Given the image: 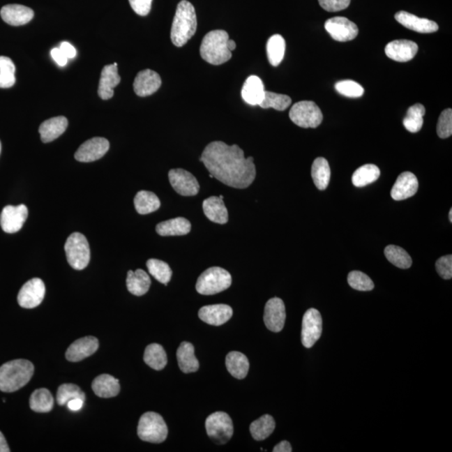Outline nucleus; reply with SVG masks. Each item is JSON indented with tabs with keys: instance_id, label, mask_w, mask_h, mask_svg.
Returning a JSON list of instances; mask_svg holds the SVG:
<instances>
[{
	"instance_id": "60",
	"label": "nucleus",
	"mask_w": 452,
	"mask_h": 452,
	"mask_svg": "<svg viewBox=\"0 0 452 452\" xmlns=\"http://www.w3.org/2000/svg\"><path fill=\"white\" fill-rule=\"evenodd\" d=\"M0 153H1V142H0Z\"/></svg>"
},
{
	"instance_id": "58",
	"label": "nucleus",
	"mask_w": 452,
	"mask_h": 452,
	"mask_svg": "<svg viewBox=\"0 0 452 452\" xmlns=\"http://www.w3.org/2000/svg\"><path fill=\"white\" fill-rule=\"evenodd\" d=\"M227 47L229 50V52H233V50H236V41L233 40H229L227 42Z\"/></svg>"
},
{
	"instance_id": "15",
	"label": "nucleus",
	"mask_w": 452,
	"mask_h": 452,
	"mask_svg": "<svg viewBox=\"0 0 452 452\" xmlns=\"http://www.w3.org/2000/svg\"><path fill=\"white\" fill-rule=\"evenodd\" d=\"M286 308L283 301L273 297L267 301L264 312V322L271 332L279 333L284 328L286 322Z\"/></svg>"
},
{
	"instance_id": "28",
	"label": "nucleus",
	"mask_w": 452,
	"mask_h": 452,
	"mask_svg": "<svg viewBox=\"0 0 452 452\" xmlns=\"http://www.w3.org/2000/svg\"><path fill=\"white\" fill-rule=\"evenodd\" d=\"M96 396L100 398H112L120 392L119 380L110 375H100L93 380L91 384Z\"/></svg>"
},
{
	"instance_id": "55",
	"label": "nucleus",
	"mask_w": 452,
	"mask_h": 452,
	"mask_svg": "<svg viewBox=\"0 0 452 452\" xmlns=\"http://www.w3.org/2000/svg\"><path fill=\"white\" fill-rule=\"evenodd\" d=\"M84 402L85 400L82 399H74L71 400L67 403V406H68V408L71 410V412H78V410L81 409L83 407L84 405Z\"/></svg>"
},
{
	"instance_id": "8",
	"label": "nucleus",
	"mask_w": 452,
	"mask_h": 452,
	"mask_svg": "<svg viewBox=\"0 0 452 452\" xmlns=\"http://www.w3.org/2000/svg\"><path fill=\"white\" fill-rule=\"evenodd\" d=\"M289 116L293 123L303 128H316L324 119L320 108L311 100H301L293 105Z\"/></svg>"
},
{
	"instance_id": "38",
	"label": "nucleus",
	"mask_w": 452,
	"mask_h": 452,
	"mask_svg": "<svg viewBox=\"0 0 452 452\" xmlns=\"http://www.w3.org/2000/svg\"><path fill=\"white\" fill-rule=\"evenodd\" d=\"M285 52H286V41L280 35L270 37L266 44V54L268 61L273 66H278L282 61Z\"/></svg>"
},
{
	"instance_id": "29",
	"label": "nucleus",
	"mask_w": 452,
	"mask_h": 452,
	"mask_svg": "<svg viewBox=\"0 0 452 452\" xmlns=\"http://www.w3.org/2000/svg\"><path fill=\"white\" fill-rule=\"evenodd\" d=\"M190 222L183 217L161 222L156 226V232L161 236H184L190 233Z\"/></svg>"
},
{
	"instance_id": "20",
	"label": "nucleus",
	"mask_w": 452,
	"mask_h": 452,
	"mask_svg": "<svg viewBox=\"0 0 452 452\" xmlns=\"http://www.w3.org/2000/svg\"><path fill=\"white\" fill-rule=\"evenodd\" d=\"M233 315V310L229 305L215 304L204 306L199 311V317L205 324L220 326L228 322Z\"/></svg>"
},
{
	"instance_id": "18",
	"label": "nucleus",
	"mask_w": 452,
	"mask_h": 452,
	"mask_svg": "<svg viewBox=\"0 0 452 452\" xmlns=\"http://www.w3.org/2000/svg\"><path fill=\"white\" fill-rule=\"evenodd\" d=\"M162 85L160 75L154 70L146 69L137 75L133 82V89L138 96H148L156 92Z\"/></svg>"
},
{
	"instance_id": "25",
	"label": "nucleus",
	"mask_w": 452,
	"mask_h": 452,
	"mask_svg": "<svg viewBox=\"0 0 452 452\" xmlns=\"http://www.w3.org/2000/svg\"><path fill=\"white\" fill-rule=\"evenodd\" d=\"M265 92L262 79L257 75H250L243 85L241 96L243 100L250 106H257V105L259 106L265 96Z\"/></svg>"
},
{
	"instance_id": "56",
	"label": "nucleus",
	"mask_w": 452,
	"mask_h": 452,
	"mask_svg": "<svg viewBox=\"0 0 452 452\" xmlns=\"http://www.w3.org/2000/svg\"><path fill=\"white\" fill-rule=\"evenodd\" d=\"M274 452H291L292 451L290 443L287 441L280 442L274 447Z\"/></svg>"
},
{
	"instance_id": "50",
	"label": "nucleus",
	"mask_w": 452,
	"mask_h": 452,
	"mask_svg": "<svg viewBox=\"0 0 452 452\" xmlns=\"http://www.w3.org/2000/svg\"><path fill=\"white\" fill-rule=\"evenodd\" d=\"M153 0H129L134 12L138 15L146 16L149 14Z\"/></svg>"
},
{
	"instance_id": "57",
	"label": "nucleus",
	"mask_w": 452,
	"mask_h": 452,
	"mask_svg": "<svg viewBox=\"0 0 452 452\" xmlns=\"http://www.w3.org/2000/svg\"><path fill=\"white\" fill-rule=\"evenodd\" d=\"M0 452H10L6 439L4 437L1 431H0Z\"/></svg>"
},
{
	"instance_id": "42",
	"label": "nucleus",
	"mask_w": 452,
	"mask_h": 452,
	"mask_svg": "<svg viewBox=\"0 0 452 452\" xmlns=\"http://www.w3.org/2000/svg\"><path fill=\"white\" fill-rule=\"evenodd\" d=\"M146 267H148L149 273L152 275L158 282L165 285H167V283L170 282L173 272H172L169 264L160 261V259H149V261L146 262Z\"/></svg>"
},
{
	"instance_id": "37",
	"label": "nucleus",
	"mask_w": 452,
	"mask_h": 452,
	"mask_svg": "<svg viewBox=\"0 0 452 452\" xmlns=\"http://www.w3.org/2000/svg\"><path fill=\"white\" fill-rule=\"evenodd\" d=\"M144 359L155 370H163L167 363L166 352L158 343H152L146 347Z\"/></svg>"
},
{
	"instance_id": "39",
	"label": "nucleus",
	"mask_w": 452,
	"mask_h": 452,
	"mask_svg": "<svg viewBox=\"0 0 452 452\" xmlns=\"http://www.w3.org/2000/svg\"><path fill=\"white\" fill-rule=\"evenodd\" d=\"M425 114V108L422 104L416 103L410 107L403 120V124L406 130L412 133L421 131L423 123H424L423 116Z\"/></svg>"
},
{
	"instance_id": "53",
	"label": "nucleus",
	"mask_w": 452,
	"mask_h": 452,
	"mask_svg": "<svg viewBox=\"0 0 452 452\" xmlns=\"http://www.w3.org/2000/svg\"><path fill=\"white\" fill-rule=\"evenodd\" d=\"M59 49H60L63 54H64L68 59H73L77 56V50H75L74 46L70 44L69 42H62Z\"/></svg>"
},
{
	"instance_id": "41",
	"label": "nucleus",
	"mask_w": 452,
	"mask_h": 452,
	"mask_svg": "<svg viewBox=\"0 0 452 452\" xmlns=\"http://www.w3.org/2000/svg\"><path fill=\"white\" fill-rule=\"evenodd\" d=\"M384 255L388 261L400 269H408L412 265V259L403 248L398 246H388L384 249Z\"/></svg>"
},
{
	"instance_id": "9",
	"label": "nucleus",
	"mask_w": 452,
	"mask_h": 452,
	"mask_svg": "<svg viewBox=\"0 0 452 452\" xmlns=\"http://www.w3.org/2000/svg\"><path fill=\"white\" fill-rule=\"evenodd\" d=\"M206 432L212 439L219 445H224L232 439L234 426L232 418L228 414L222 412L213 413L205 421Z\"/></svg>"
},
{
	"instance_id": "44",
	"label": "nucleus",
	"mask_w": 452,
	"mask_h": 452,
	"mask_svg": "<svg viewBox=\"0 0 452 452\" xmlns=\"http://www.w3.org/2000/svg\"><path fill=\"white\" fill-rule=\"evenodd\" d=\"M78 398L85 400L86 396L77 384H64L58 388L56 400L59 405H65L70 400L78 399Z\"/></svg>"
},
{
	"instance_id": "24",
	"label": "nucleus",
	"mask_w": 452,
	"mask_h": 452,
	"mask_svg": "<svg viewBox=\"0 0 452 452\" xmlns=\"http://www.w3.org/2000/svg\"><path fill=\"white\" fill-rule=\"evenodd\" d=\"M0 15L4 22L13 27H20L33 19V11L31 8L20 4H8L1 8Z\"/></svg>"
},
{
	"instance_id": "2",
	"label": "nucleus",
	"mask_w": 452,
	"mask_h": 452,
	"mask_svg": "<svg viewBox=\"0 0 452 452\" xmlns=\"http://www.w3.org/2000/svg\"><path fill=\"white\" fill-rule=\"evenodd\" d=\"M197 31V16L195 7L187 0L180 1L176 10L171 28V40L177 47H182Z\"/></svg>"
},
{
	"instance_id": "48",
	"label": "nucleus",
	"mask_w": 452,
	"mask_h": 452,
	"mask_svg": "<svg viewBox=\"0 0 452 452\" xmlns=\"http://www.w3.org/2000/svg\"><path fill=\"white\" fill-rule=\"evenodd\" d=\"M435 268L441 278L449 280L452 278V255H447L437 259Z\"/></svg>"
},
{
	"instance_id": "19",
	"label": "nucleus",
	"mask_w": 452,
	"mask_h": 452,
	"mask_svg": "<svg viewBox=\"0 0 452 452\" xmlns=\"http://www.w3.org/2000/svg\"><path fill=\"white\" fill-rule=\"evenodd\" d=\"M386 56L393 61L407 62L416 56L418 45L414 41L397 40L389 42L384 50Z\"/></svg>"
},
{
	"instance_id": "26",
	"label": "nucleus",
	"mask_w": 452,
	"mask_h": 452,
	"mask_svg": "<svg viewBox=\"0 0 452 452\" xmlns=\"http://www.w3.org/2000/svg\"><path fill=\"white\" fill-rule=\"evenodd\" d=\"M203 209L205 216L213 223L224 225L228 222V211L223 199L212 196L204 199Z\"/></svg>"
},
{
	"instance_id": "7",
	"label": "nucleus",
	"mask_w": 452,
	"mask_h": 452,
	"mask_svg": "<svg viewBox=\"0 0 452 452\" xmlns=\"http://www.w3.org/2000/svg\"><path fill=\"white\" fill-rule=\"evenodd\" d=\"M138 437L146 442L162 443L167 437V426L160 414L146 412L140 418L137 426Z\"/></svg>"
},
{
	"instance_id": "46",
	"label": "nucleus",
	"mask_w": 452,
	"mask_h": 452,
	"mask_svg": "<svg viewBox=\"0 0 452 452\" xmlns=\"http://www.w3.org/2000/svg\"><path fill=\"white\" fill-rule=\"evenodd\" d=\"M335 89L338 93L352 98H360L364 93L363 87L358 82L351 81V80L337 82L335 84Z\"/></svg>"
},
{
	"instance_id": "12",
	"label": "nucleus",
	"mask_w": 452,
	"mask_h": 452,
	"mask_svg": "<svg viewBox=\"0 0 452 452\" xmlns=\"http://www.w3.org/2000/svg\"><path fill=\"white\" fill-rule=\"evenodd\" d=\"M45 294V286L43 280L40 278L29 280L19 292V305L24 308H35L43 301Z\"/></svg>"
},
{
	"instance_id": "45",
	"label": "nucleus",
	"mask_w": 452,
	"mask_h": 452,
	"mask_svg": "<svg viewBox=\"0 0 452 452\" xmlns=\"http://www.w3.org/2000/svg\"><path fill=\"white\" fill-rule=\"evenodd\" d=\"M347 282L355 290L368 292L375 288V284L368 276L362 271H353L347 276Z\"/></svg>"
},
{
	"instance_id": "22",
	"label": "nucleus",
	"mask_w": 452,
	"mask_h": 452,
	"mask_svg": "<svg viewBox=\"0 0 452 452\" xmlns=\"http://www.w3.org/2000/svg\"><path fill=\"white\" fill-rule=\"evenodd\" d=\"M396 20L410 31L422 33H434L438 31L439 27L435 21L419 18V17L405 11L398 12Z\"/></svg>"
},
{
	"instance_id": "54",
	"label": "nucleus",
	"mask_w": 452,
	"mask_h": 452,
	"mask_svg": "<svg viewBox=\"0 0 452 452\" xmlns=\"http://www.w3.org/2000/svg\"><path fill=\"white\" fill-rule=\"evenodd\" d=\"M0 70H10L15 73V66L11 59L7 56H0Z\"/></svg>"
},
{
	"instance_id": "40",
	"label": "nucleus",
	"mask_w": 452,
	"mask_h": 452,
	"mask_svg": "<svg viewBox=\"0 0 452 452\" xmlns=\"http://www.w3.org/2000/svg\"><path fill=\"white\" fill-rule=\"evenodd\" d=\"M380 170L375 165H363L355 170L352 181L356 187H364L376 181L379 178Z\"/></svg>"
},
{
	"instance_id": "14",
	"label": "nucleus",
	"mask_w": 452,
	"mask_h": 452,
	"mask_svg": "<svg viewBox=\"0 0 452 452\" xmlns=\"http://www.w3.org/2000/svg\"><path fill=\"white\" fill-rule=\"evenodd\" d=\"M169 179L172 187L182 196H195L199 191V183L194 175L182 169L171 170Z\"/></svg>"
},
{
	"instance_id": "59",
	"label": "nucleus",
	"mask_w": 452,
	"mask_h": 452,
	"mask_svg": "<svg viewBox=\"0 0 452 452\" xmlns=\"http://www.w3.org/2000/svg\"><path fill=\"white\" fill-rule=\"evenodd\" d=\"M449 220H450V222L451 223V222H452V209H450V212H449Z\"/></svg>"
},
{
	"instance_id": "13",
	"label": "nucleus",
	"mask_w": 452,
	"mask_h": 452,
	"mask_svg": "<svg viewBox=\"0 0 452 452\" xmlns=\"http://www.w3.org/2000/svg\"><path fill=\"white\" fill-rule=\"evenodd\" d=\"M28 209L24 204L7 205L0 215V225L4 232L16 233L23 227L28 217Z\"/></svg>"
},
{
	"instance_id": "52",
	"label": "nucleus",
	"mask_w": 452,
	"mask_h": 452,
	"mask_svg": "<svg viewBox=\"0 0 452 452\" xmlns=\"http://www.w3.org/2000/svg\"><path fill=\"white\" fill-rule=\"evenodd\" d=\"M50 54H52L53 60L56 61L59 66H65L67 64L68 58H67L65 54H63L60 49H52V52H50Z\"/></svg>"
},
{
	"instance_id": "21",
	"label": "nucleus",
	"mask_w": 452,
	"mask_h": 452,
	"mask_svg": "<svg viewBox=\"0 0 452 452\" xmlns=\"http://www.w3.org/2000/svg\"><path fill=\"white\" fill-rule=\"evenodd\" d=\"M419 187L416 176L412 172H404L393 184L391 190V197L393 199L400 201L410 198L416 194Z\"/></svg>"
},
{
	"instance_id": "31",
	"label": "nucleus",
	"mask_w": 452,
	"mask_h": 452,
	"mask_svg": "<svg viewBox=\"0 0 452 452\" xmlns=\"http://www.w3.org/2000/svg\"><path fill=\"white\" fill-rule=\"evenodd\" d=\"M225 366L229 374L238 379H245L250 368L246 356L236 351L230 352L226 355Z\"/></svg>"
},
{
	"instance_id": "51",
	"label": "nucleus",
	"mask_w": 452,
	"mask_h": 452,
	"mask_svg": "<svg viewBox=\"0 0 452 452\" xmlns=\"http://www.w3.org/2000/svg\"><path fill=\"white\" fill-rule=\"evenodd\" d=\"M15 73L10 70H0V88H10L15 85Z\"/></svg>"
},
{
	"instance_id": "17",
	"label": "nucleus",
	"mask_w": 452,
	"mask_h": 452,
	"mask_svg": "<svg viewBox=\"0 0 452 452\" xmlns=\"http://www.w3.org/2000/svg\"><path fill=\"white\" fill-rule=\"evenodd\" d=\"M99 342L98 338L92 336L84 337L75 340L67 349L66 358L70 362H79L90 357L98 349Z\"/></svg>"
},
{
	"instance_id": "36",
	"label": "nucleus",
	"mask_w": 452,
	"mask_h": 452,
	"mask_svg": "<svg viewBox=\"0 0 452 452\" xmlns=\"http://www.w3.org/2000/svg\"><path fill=\"white\" fill-rule=\"evenodd\" d=\"M276 422L270 414H264L258 420L251 423L250 431L255 441H264L273 433Z\"/></svg>"
},
{
	"instance_id": "3",
	"label": "nucleus",
	"mask_w": 452,
	"mask_h": 452,
	"mask_svg": "<svg viewBox=\"0 0 452 452\" xmlns=\"http://www.w3.org/2000/svg\"><path fill=\"white\" fill-rule=\"evenodd\" d=\"M35 371L33 363L27 359H15L0 367V391L12 393L19 391L31 379Z\"/></svg>"
},
{
	"instance_id": "16",
	"label": "nucleus",
	"mask_w": 452,
	"mask_h": 452,
	"mask_svg": "<svg viewBox=\"0 0 452 452\" xmlns=\"http://www.w3.org/2000/svg\"><path fill=\"white\" fill-rule=\"evenodd\" d=\"M110 148L106 138L93 137L80 146L75 153V158L79 162L90 163L102 158Z\"/></svg>"
},
{
	"instance_id": "27",
	"label": "nucleus",
	"mask_w": 452,
	"mask_h": 452,
	"mask_svg": "<svg viewBox=\"0 0 452 452\" xmlns=\"http://www.w3.org/2000/svg\"><path fill=\"white\" fill-rule=\"evenodd\" d=\"M67 126H68V121L65 116L52 117L45 121L39 128L41 141L47 144L56 140L65 133Z\"/></svg>"
},
{
	"instance_id": "49",
	"label": "nucleus",
	"mask_w": 452,
	"mask_h": 452,
	"mask_svg": "<svg viewBox=\"0 0 452 452\" xmlns=\"http://www.w3.org/2000/svg\"><path fill=\"white\" fill-rule=\"evenodd\" d=\"M318 2L326 11L338 12L349 7L351 0H318Z\"/></svg>"
},
{
	"instance_id": "61",
	"label": "nucleus",
	"mask_w": 452,
	"mask_h": 452,
	"mask_svg": "<svg viewBox=\"0 0 452 452\" xmlns=\"http://www.w3.org/2000/svg\"><path fill=\"white\" fill-rule=\"evenodd\" d=\"M220 198L222 199H224V196H223V195H220Z\"/></svg>"
},
{
	"instance_id": "34",
	"label": "nucleus",
	"mask_w": 452,
	"mask_h": 452,
	"mask_svg": "<svg viewBox=\"0 0 452 452\" xmlns=\"http://www.w3.org/2000/svg\"><path fill=\"white\" fill-rule=\"evenodd\" d=\"M54 406V398L47 389H38L29 398V407L37 413L52 412Z\"/></svg>"
},
{
	"instance_id": "4",
	"label": "nucleus",
	"mask_w": 452,
	"mask_h": 452,
	"mask_svg": "<svg viewBox=\"0 0 452 452\" xmlns=\"http://www.w3.org/2000/svg\"><path fill=\"white\" fill-rule=\"evenodd\" d=\"M228 33L216 29L205 35L199 52L203 60L213 66L224 64L232 59V54L227 47Z\"/></svg>"
},
{
	"instance_id": "32",
	"label": "nucleus",
	"mask_w": 452,
	"mask_h": 452,
	"mask_svg": "<svg viewBox=\"0 0 452 452\" xmlns=\"http://www.w3.org/2000/svg\"><path fill=\"white\" fill-rule=\"evenodd\" d=\"M151 279L148 273L142 269L135 271H129L127 278V287L133 295L140 296L149 292Z\"/></svg>"
},
{
	"instance_id": "5",
	"label": "nucleus",
	"mask_w": 452,
	"mask_h": 452,
	"mask_svg": "<svg viewBox=\"0 0 452 452\" xmlns=\"http://www.w3.org/2000/svg\"><path fill=\"white\" fill-rule=\"evenodd\" d=\"M232 282V278L229 271L221 267L213 266L199 276L196 283V290L201 295H215L225 291Z\"/></svg>"
},
{
	"instance_id": "43",
	"label": "nucleus",
	"mask_w": 452,
	"mask_h": 452,
	"mask_svg": "<svg viewBox=\"0 0 452 452\" xmlns=\"http://www.w3.org/2000/svg\"><path fill=\"white\" fill-rule=\"evenodd\" d=\"M291 104L290 96L266 91L265 96L259 106L264 109L272 107L278 111H285L290 107Z\"/></svg>"
},
{
	"instance_id": "35",
	"label": "nucleus",
	"mask_w": 452,
	"mask_h": 452,
	"mask_svg": "<svg viewBox=\"0 0 452 452\" xmlns=\"http://www.w3.org/2000/svg\"><path fill=\"white\" fill-rule=\"evenodd\" d=\"M329 163L324 158H317L312 166V177L314 184L320 190H326L330 181Z\"/></svg>"
},
{
	"instance_id": "6",
	"label": "nucleus",
	"mask_w": 452,
	"mask_h": 452,
	"mask_svg": "<svg viewBox=\"0 0 452 452\" xmlns=\"http://www.w3.org/2000/svg\"><path fill=\"white\" fill-rule=\"evenodd\" d=\"M67 262L75 270L85 269L90 262L89 243L84 234L79 232L71 234L65 244Z\"/></svg>"
},
{
	"instance_id": "47",
	"label": "nucleus",
	"mask_w": 452,
	"mask_h": 452,
	"mask_svg": "<svg viewBox=\"0 0 452 452\" xmlns=\"http://www.w3.org/2000/svg\"><path fill=\"white\" fill-rule=\"evenodd\" d=\"M438 136L441 138H447L452 134V110L451 108L444 110L439 115L437 128Z\"/></svg>"
},
{
	"instance_id": "10",
	"label": "nucleus",
	"mask_w": 452,
	"mask_h": 452,
	"mask_svg": "<svg viewBox=\"0 0 452 452\" xmlns=\"http://www.w3.org/2000/svg\"><path fill=\"white\" fill-rule=\"evenodd\" d=\"M322 332V316L315 308H310L305 312L301 325V342L305 347L310 349L318 339Z\"/></svg>"
},
{
	"instance_id": "33",
	"label": "nucleus",
	"mask_w": 452,
	"mask_h": 452,
	"mask_svg": "<svg viewBox=\"0 0 452 452\" xmlns=\"http://www.w3.org/2000/svg\"><path fill=\"white\" fill-rule=\"evenodd\" d=\"M160 200L153 192L142 190L134 198V206L140 215H148L160 208Z\"/></svg>"
},
{
	"instance_id": "30",
	"label": "nucleus",
	"mask_w": 452,
	"mask_h": 452,
	"mask_svg": "<svg viewBox=\"0 0 452 452\" xmlns=\"http://www.w3.org/2000/svg\"><path fill=\"white\" fill-rule=\"evenodd\" d=\"M178 364L180 370L186 374L199 370V363L195 355V347L192 343L183 342L177 350Z\"/></svg>"
},
{
	"instance_id": "1",
	"label": "nucleus",
	"mask_w": 452,
	"mask_h": 452,
	"mask_svg": "<svg viewBox=\"0 0 452 452\" xmlns=\"http://www.w3.org/2000/svg\"><path fill=\"white\" fill-rule=\"evenodd\" d=\"M199 160L213 178L229 187L248 188L257 175L254 158H245L244 151L236 144L212 142L204 149Z\"/></svg>"
},
{
	"instance_id": "11",
	"label": "nucleus",
	"mask_w": 452,
	"mask_h": 452,
	"mask_svg": "<svg viewBox=\"0 0 452 452\" xmlns=\"http://www.w3.org/2000/svg\"><path fill=\"white\" fill-rule=\"evenodd\" d=\"M324 27L331 37L338 42L353 40L359 35L357 25L345 17L329 19L326 21Z\"/></svg>"
},
{
	"instance_id": "23",
	"label": "nucleus",
	"mask_w": 452,
	"mask_h": 452,
	"mask_svg": "<svg viewBox=\"0 0 452 452\" xmlns=\"http://www.w3.org/2000/svg\"><path fill=\"white\" fill-rule=\"evenodd\" d=\"M121 77L117 70V63L104 67L100 74L98 94L103 100L111 99L114 95V88L119 85Z\"/></svg>"
}]
</instances>
